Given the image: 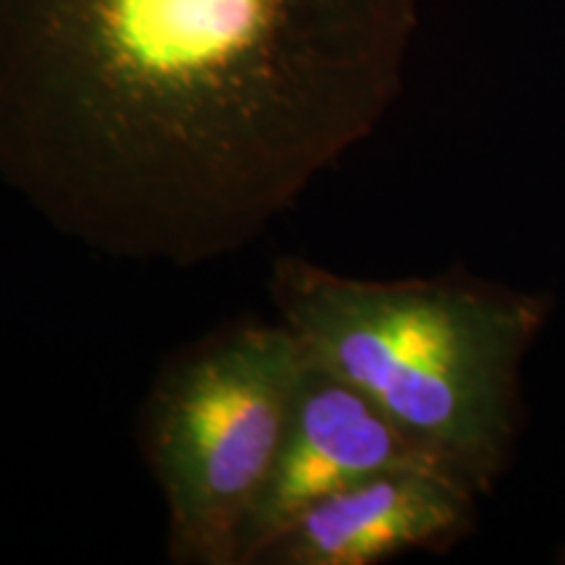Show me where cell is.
<instances>
[{
  "instance_id": "cell-1",
  "label": "cell",
  "mask_w": 565,
  "mask_h": 565,
  "mask_svg": "<svg viewBox=\"0 0 565 565\" xmlns=\"http://www.w3.org/2000/svg\"><path fill=\"white\" fill-rule=\"evenodd\" d=\"M419 0H0V179L105 257H233L398 100Z\"/></svg>"
},
{
  "instance_id": "cell-2",
  "label": "cell",
  "mask_w": 565,
  "mask_h": 565,
  "mask_svg": "<svg viewBox=\"0 0 565 565\" xmlns=\"http://www.w3.org/2000/svg\"><path fill=\"white\" fill-rule=\"evenodd\" d=\"M270 299L317 366L364 393L477 494L494 490L521 429V366L550 296L466 273L370 280L278 257Z\"/></svg>"
},
{
  "instance_id": "cell-3",
  "label": "cell",
  "mask_w": 565,
  "mask_h": 565,
  "mask_svg": "<svg viewBox=\"0 0 565 565\" xmlns=\"http://www.w3.org/2000/svg\"><path fill=\"white\" fill-rule=\"evenodd\" d=\"M309 356L286 322H244L183 351L154 383L145 450L179 565H242Z\"/></svg>"
},
{
  "instance_id": "cell-4",
  "label": "cell",
  "mask_w": 565,
  "mask_h": 565,
  "mask_svg": "<svg viewBox=\"0 0 565 565\" xmlns=\"http://www.w3.org/2000/svg\"><path fill=\"white\" fill-rule=\"evenodd\" d=\"M477 500L443 466H395L303 511L254 565H380L445 553L475 532Z\"/></svg>"
},
{
  "instance_id": "cell-5",
  "label": "cell",
  "mask_w": 565,
  "mask_h": 565,
  "mask_svg": "<svg viewBox=\"0 0 565 565\" xmlns=\"http://www.w3.org/2000/svg\"><path fill=\"white\" fill-rule=\"evenodd\" d=\"M435 463L377 406L309 359L263 500L244 536L242 565H254L309 508L380 471Z\"/></svg>"
},
{
  "instance_id": "cell-6",
  "label": "cell",
  "mask_w": 565,
  "mask_h": 565,
  "mask_svg": "<svg viewBox=\"0 0 565 565\" xmlns=\"http://www.w3.org/2000/svg\"><path fill=\"white\" fill-rule=\"evenodd\" d=\"M557 561H561V563H565V547L561 550V553H557Z\"/></svg>"
}]
</instances>
